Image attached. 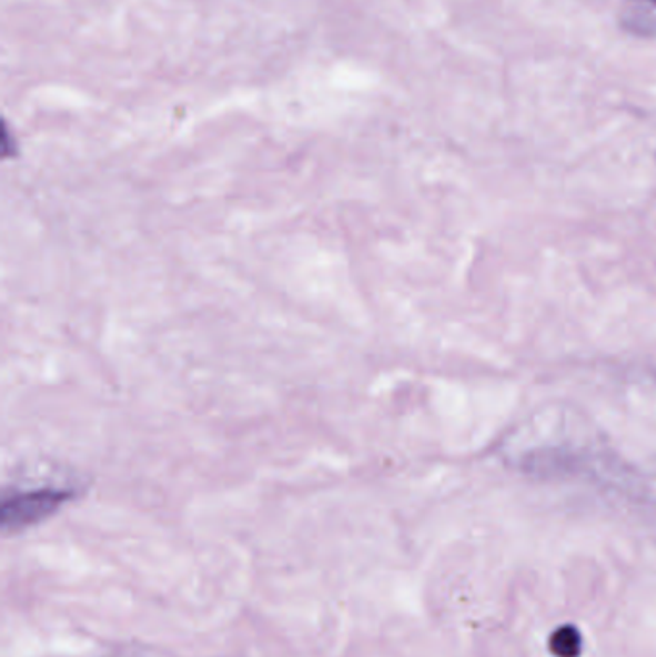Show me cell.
I'll return each mask as SVG.
<instances>
[{"label": "cell", "instance_id": "1", "mask_svg": "<svg viewBox=\"0 0 656 657\" xmlns=\"http://www.w3.org/2000/svg\"><path fill=\"white\" fill-rule=\"evenodd\" d=\"M72 498V493L65 491H39V493L20 494L12 501L4 502L2 512V525L4 530H20L33 523H39L44 517L54 514L58 507Z\"/></svg>", "mask_w": 656, "mask_h": 657}, {"label": "cell", "instance_id": "2", "mask_svg": "<svg viewBox=\"0 0 656 657\" xmlns=\"http://www.w3.org/2000/svg\"><path fill=\"white\" fill-rule=\"evenodd\" d=\"M620 28L639 39L656 37V0H622Z\"/></svg>", "mask_w": 656, "mask_h": 657}, {"label": "cell", "instance_id": "3", "mask_svg": "<svg viewBox=\"0 0 656 657\" xmlns=\"http://www.w3.org/2000/svg\"><path fill=\"white\" fill-rule=\"evenodd\" d=\"M548 648L556 657H577L582 651V635L576 627H561L551 635Z\"/></svg>", "mask_w": 656, "mask_h": 657}]
</instances>
